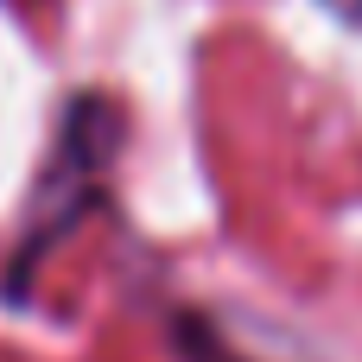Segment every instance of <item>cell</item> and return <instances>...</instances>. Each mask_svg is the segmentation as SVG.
<instances>
[{"label":"cell","mask_w":362,"mask_h":362,"mask_svg":"<svg viewBox=\"0 0 362 362\" xmlns=\"http://www.w3.org/2000/svg\"><path fill=\"white\" fill-rule=\"evenodd\" d=\"M312 13H325L337 32H356L362 38V0H312Z\"/></svg>","instance_id":"obj_3"},{"label":"cell","mask_w":362,"mask_h":362,"mask_svg":"<svg viewBox=\"0 0 362 362\" xmlns=\"http://www.w3.org/2000/svg\"><path fill=\"white\" fill-rule=\"evenodd\" d=\"M127 102L108 95V89H76L64 95L57 108V127H51V153L25 191V210H19V242L0 267V299L6 305H25L45 261L102 210H115V165L127 153Z\"/></svg>","instance_id":"obj_1"},{"label":"cell","mask_w":362,"mask_h":362,"mask_svg":"<svg viewBox=\"0 0 362 362\" xmlns=\"http://www.w3.org/2000/svg\"><path fill=\"white\" fill-rule=\"evenodd\" d=\"M165 350L172 362H255L204 305H165Z\"/></svg>","instance_id":"obj_2"}]
</instances>
